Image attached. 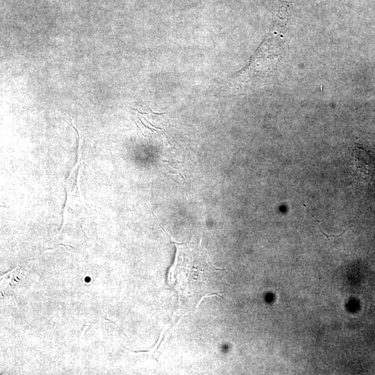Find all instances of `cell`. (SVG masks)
I'll list each match as a JSON object with an SVG mask.
<instances>
[{
	"label": "cell",
	"instance_id": "1",
	"mask_svg": "<svg viewBox=\"0 0 375 375\" xmlns=\"http://www.w3.org/2000/svg\"><path fill=\"white\" fill-rule=\"evenodd\" d=\"M174 243L176 253L167 282L177 293L181 305L193 309L206 295L224 292L226 270L212 265L201 240Z\"/></svg>",
	"mask_w": 375,
	"mask_h": 375
},
{
	"label": "cell",
	"instance_id": "2",
	"mask_svg": "<svg viewBox=\"0 0 375 375\" xmlns=\"http://www.w3.org/2000/svg\"><path fill=\"white\" fill-rule=\"evenodd\" d=\"M356 169L360 178L369 181L374 172L375 161L371 154L361 147L354 149Z\"/></svg>",
	"mask_w": 375,
	"mask_h": 375
},
{
	"label": "cell",
	"instance_id": "3",
	"mask_svg": "<svg viewBox=\"0 0 375 375\" xmlns=\"http://www.w3.org/2000/svg\"><path fill=\"white\" fill-rule=\"evenodd\" d=\"M349 228V227H348ZM348 228H347L345 230H344L339 235H328L326 234L325 232H324L321 228L320 229V231L326 237V238L328 240H330V238H338L340 236H341L343 233H345V231L348 229Z\"/></svg>",
	"mask_w": 375,
	"mask_h": 375
}]
</instances>
